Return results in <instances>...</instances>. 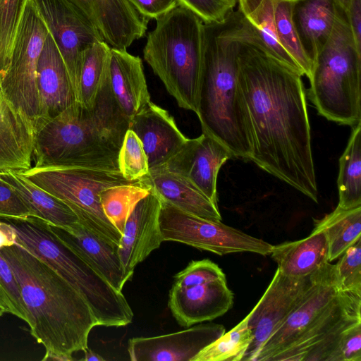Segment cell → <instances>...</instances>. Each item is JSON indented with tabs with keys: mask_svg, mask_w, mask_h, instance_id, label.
<instances>
[{
	"mask_svg": "<svg viewBox=\"0 0 361 361\" xmlns=\"http://www.w3.org/2000/svg\"><path fill=\"white\" fill-rule=\"evenodd\" d=\"M238 61L252 128L250 160L318 202L302 75L271 55L247 27Z\"/></svg>",
	"mask_w": 361,
	"mask_h": 361,
	"instance_id": "1",
	"label": "cell"
},
{
	"mask_svg": "<svg viewBox=\"0 0 361 361\" xmlns=\"http://www.w3.org/2000/svg\"><path fill=\"white\" fill-rule=\"evenodd\" d=\"M244 32L238 8L220 22L203 24L196 114L202 132L221 142L233 157L250 159L252 128L238 81V59Z\"/></svg>",
	"mask_w": 361,
	"mask_h": 361,
	"instance_id": "2",
	"label": "cell"
},
{
	"mask_svg": "<svg viewBox=\"0 0 361 361\" xmlns=\"http://www.w3.org/2000/svg\"><path fill=\"white\" fill-rule=\"evenodd\" d=\"M129 121L114 96L107 71L92 109L75 102L37 128L34 166L119 171L118 157Z\"/></svg>",
	"mask_w": 361,
	"mask_h": 361,
	"instance_id": "3",
	"label": "cell"
},
{
	"mask_svg": "<svg viewBox=\"0 0 361 361\" xmlns=\"http://www.w3.org/2000/svg\"><path fill=\"white\" fill-rule=\"evenodd\" d=\"M18 281L30 333L46 351L72 355L88 348L97 326L81 295L42 260L17 243L0 248Z\"/></svg>",
	"mask_w": 361,
	"mask_h": 361,
	"instance_id": "4",
	"label": "cell"
},
{
	"mask_svg": "<svg viewBox=\"0 0 361 361\" xmlns=\"http://www.w3.org/2000/svg\"><path fill=\"white\" fill-rule=\"evenodd\" d=\"M14 230L15 243L67 281L84 298L97 326H123L133 312L123 295L66 245L49 224L35 217H0Z\"/></svg>",
	"mask_w": 361,
	"mask_h": 361,
	"instance_id": "5",
	"label": "cell"
},
{
	"mask_svg": "<svg viewBox=\"0 0 361 361\" xmlns=\"http://www.w3.org/2000/svg\"><path fill=\"white\" fill-rule=\"evenodd\" d=\"M156 20L147 37L144 59L178 105L196 114L204 23L181 5Z\"/></svg>",
	"mask_w": 361,
	"mask_h": 361,
	"instance_id": "6",
	"label": "cell"
},
{
	"mask_svg": "<svg viewBox=\"0 0 361 361\" xmlns=\"http://www.w3.org/2000/svg\"><path fill=\"white\" fill-rule=\"evenodd\" d=\"M308 79V95L319 114L353 127L361 121V53L347 13L340 6L331 34L318 53Z\"/></svg>",
	"mask_w": 361,
	"mask_h": 361,
	"instance_id": "7",
	"label": "cell"
},
{
	"mask_svg": "<svg viewBox=\"0 0 361 361\" xmlns=\"http://www.w3.org/2000/svg\"><path fill=\"white\" fill-rule=\"evenodd\" d=\"M19 172L37 186L64 202L77 215L79 222L94 235L118 246L122 235L105 216L99 194L109 187L138 180H128L119 171L79 167L32 166Z\"/></svg>",
	"mask_w": 361,
	"mask_h": 361,
	"instance_id": "8",
	"label": "cell"
},
{
	"mask_svg": "<svg viewBox=\"0 0 361 361\" xmlns=\"http://www.w3.org/2000/svg\"><path fill=\"white\" fill-rule=\"evenodd\" d=\"M49 29L33 0H26L16 32L9 63L0 81L6 100L35 131L40 118L37 86L38 60Z\"/></svg>",
	"mask_w": 361,
	"mask_h": 361,
	"instance_id": "9",
	"label": "cell"
},
{
	"mask_svg": "<svg viewBox=\"0 0 361 361\" xmlns=\"http://www.w3.org/2000/svg\"><path fill=\"white\" fill-rule=\"evenodd\" d=\"M344 293L338 288L335 264L326 263L317 271L300 303L251 361H279L334 310Z\"/></svg>",
	"mask_w": 361,
	"mask_h": 361,
	"instance_id": "10",
	"label": "cell"
},
{
	"mask_svg": "<svg viewBox=\"0 0 361 361\" xmlns=\"http://www.w3.org/2000/svg\"><path fill=\"white\" fill-rule=\"evenodd\" d=\"M161 199L159 227L163 241L183 243L197 249L224 255L252 252L269 255L272 245L221 221L186 213Z\"/></svg>",
	"mask_w": 361,
	"mask_h": 361,
	"instance_id": "11",
	"label": "cell"
},
{
	"mask_svg": "<svg viewBox=\"0 0 361 361\" xmlns=\"http://www.w3.org/2000/svg\"><path fill=\"white\" fill-rule=\"evenodd\" d=\"M317 271L305 277L295 278L276 269L267 290L248 314L247 324L253 338L242 360L251 361L263 343L300 303Z\"/></svg>",
	"mask_w": 361,
	"mask_h": 361,
	"instance_id": "12",
	"label": "cell"
},
{
	"mask_svg": "<svg viewBox=\"0 0 361 361\" xmlns=\"http://www.w3.org/2000/svg\"><path fill=\"white\" fill-rule=\"evenodd\" d=\"M33 1L64 61L76 97L82 52L104 40L90 21L68 1Z\"/></svg>",
	"mask_w": 361,
	"mask_h": 361,
	"instance_id": "13",
	"label": "cell"
},
{
	"mask_svg": "<svg viewBox=\"0 0 361 361\" xmlns=\"http://www.w3.org/2000/svg\"><path fill=\"white\" fill-rule=\"evenodd\" d=\"M232 157L225 145L202 132L196 138H188L178 151L161 167L183 176L218 205V173L221 166Z\"/></svg>",
	"mask_w": 361,
	"mask_h": 361,
	"instance_id": "14",
	"label": "cell"
},
{
	"mask_svg": "<svg viewBox=\"0 0 361 361\" xmlns=\"http://www.w3.org/2000/svg\"><path fill=\"white\" fill-rule=\"evenodd\" d=\"M225 333L221 324H198L186 329L151 337L128 340L132 361H191L201 350Z\"/></svg>",
	"mask_w": 361,
	"mask_h": 361,
	"instance_id": "15",
	"label": "cell"
},
{
	"mask_svg": "<svg viewBox=\"0 0 361 361\" xmlns=\"http://www.w3.org/2000/svg\"><path fill=\"white\" fill-rule=\"evenodd\" d=\"M94 26L111 48L127 49L147 31L149 19L129 0H66Z\"/></svg>",
	"mask_w": 361,
	"mask_h": 361,
	"instance_id": "16",
	"label": "cell"
},
{
	"mask_svg": "<svg viewBox=\"0 0 361 361\" xmlns=\"http://www.w3.org/2000/svg\"><path fill=\"white\" fill-rule=\"evenodd\" d=\"M161 199L152 189L135 205L128 218L118 252L126 271L134 273L143 262L164 242L159 227Z\"/></svg>",
	"mask_w": 361,
	"mask_h": 361,
	"instance_id": "17",
	"label": "cell"
},
{
	"mask_svg": "<svg viewBox=\"0 0 361 361\" xmlns=\"http://www.w3.org/2000/svg\"><path fill=\"white\" fill-rule=\"evenodd\" d=\"M233 304L226 276L190 287L172 286L168 300L171 314L184 327L221 317Z\"/></svg>",
	"mask_w": 361,
	"mask_h": 361,
	"instance_id": "18",
	"label": "cell"
},
{
	"mask_svg": "<svg viewBox=\"0 0 361 361\" xmlns=\"http://www.w3.org/2000/svg\"><path fill=\"white\" fill-rule=\"evenodd\" d=\"M140 139L149 171L166 163L188 140L169 111L151 101L129 121V128Z\"/></svg>",
	"mask_w": 361,
	"mask_h": 361,
	"instance_id": "19",
	"label": "cell"
},
{
	"mask_svg": "<svg viewBox=\"0 0 361 361\" xmlns=\"http://www.w3.org/2000/svg\"><path fill=\"white\" fill-rule=\"evenodd\" d=\"M37 86L40 112L37 128L77 102L67 68L49 32L38 60Z\"/></svg>",
	"mask_w": 361,
	"mask_h": 361,
	"instance_id": "20",
	"label": "cell"
},
{
	"mask_svg": "<svg viewBox=\"0 0 361 361\" xmlns=\"http://www.w3.org/2000/svg\"><path fill=\"white\" fill-rule=\"evenodd\" d=\"M53 232L87 262L112 287L122 292L133 276L126 271L118 247L92 233L80 222L65 228L49 225Z\"/></svg>",
	"mask_w": 361,
	"mask_h": 361,
	"instance_id": "21",
	"label": "cell"
},
{
	"mask_svg": "<svg viewBox=\"0 0 361 361\" xmlns=\"http://www.w3.org/2000/svg\"><path fill=\"white\" fill-rule=\"evenodd\" d=\"M108 75L114 96L129 120L151 101L139 56L111 47Z\"/></svg>",
	"mask_w": 361,
	"mask_h": 361,
	"instance_id": "22",
	"label": "cell"
},
{
	"mask_svg": "<svg viewBox=\"0 0 361 361\" xmlns=\"http://www.w3.org/2000/svg\"><path fill=\"white\" fill-rule=\"evenodd\" d=\"M141 180L160 198L179 209L203 219L221 221L218 205L183 176L159 167L149 171Z\"/></svg>",
	"mask_w": 361,
	"mask_h": 361,
	"instance_id": "23",
	"label": "cell"
},
{
	"mask_svg": "<svg viewBox=\"0 0 361 361\" xmlns=\"http://www.w3.org/2000/svg\"><path fill=\"white\" fill-rule=\"evenodd\" d=\"M338 6L335 0H293L292 20L312 66L331 34Z\"/></svg>",
	"mask_w": 361,
	"mask_h": 361,
	"instance_id": "24",
	"label": "cell"
},
{
	"mask_svg": "<svg viewBox=\"0 0 361 361\" xmlns=\"http://www.w3.org/2000/svg\"><path fill=\"white\" fill-rule=\"evenodd\" d=\"M34 130L0 91V171L32 167Z\"/></svg>",
	"mask_w": 361,
	"mask_h": 361,
	"instance_id": "25",
	"label": "cell"
},
{
	"mask_svg": "<svg viewBox=\"0 0 361 361\" xmlns=\"http://www.w3.org/2000/svg\"><path fill=\"white\" fill-rule=\"evenodd\" d=\"M269 255L281 273L302 278L329 262V241L324 230L314 227L312 233L303 239L273 245Z\"/></svg>",
	"mask_w": 361,
	"mask_h": 361,
	"instance_id": "26",
	"label": "cell"
},
{
	"mask_svg": "<svg viewBox=\"0 0 361 361\" xmlns=\"http://www.w3.org/2000/svg\"><path fill=\"white\" fill-rule=\"evenodd\" d=\"M0 178L11 185L32 216L49 225L69 228L79 222L74 212L62 200L35 185L17 170L0 171Z\"/></svg>",
	"mask_w": 361,
	"mask_h": 361,
	"instance_id": "27",
	"label": "cell"
},
{
	"mask_svg": "<svg viewBox=\"0 0 361 361\" xmlns=\"http://www.w3.org/2000/svg\"><path fill=\"white\" fill-rule=\"evenodd\" d=\"M274 1L275 0H238V8L252 33L265 49L281 63L302 75L297 63L279 41L274 21Z\"/></svg>",
	"mask_w": 361,
	"mask_h": 361,
	"instance_id": "28",
	"label": "cell"
},
{
	"mask_svg": "<svg viewBox=\"0 0 361 361\" xmlns=\"http://www.w3.org/2000/svg\"><path fill=\"white\" fill-rule=\"evenodd\" d=\"M337 187V206L343 209L361 206V121L353 126L339 159Z\"/></svg>",
	"mask_w": 361,
	"mask_h": 361,
	"instance_id": "29",
	"label": "cell"
},
{
	"mask_svg": "<svg viewBox=\"0 0 361 361\" xmlns=\"http://www.w3.org/2000/svg\"><path fill=\"white\" fill-rule=\"evenodd\" d=\"M314 227L324 230L329 241V261L340 257L361 238V206L343 209L337 206L321 219L314 221Z\"/></svg>",
	"mask_w": 361,
	"mask_h": 361,
	"instance_id": "30",
	"label": "cell"
},
{
	"mask_svg": "<svg viewBox=\"0 0 361 361\" xmlns=\"http://www.w3.org/2000/svg\"><path fill=\"white\" fill-rule=\"evenodd\" d=\"M110 49L104 41H97L82 52L76 99L87 109L93 107L107 73Z\"/></svg>",
	"mask_w": 361,
	"mask_h": 361,
	"instance_id": "31",
	"label": "cell"
},
{
	"mask_svg": "<svg viewBox=\"0 0 361 361\" xmlns=\"http://www.w3.org/2000/svg\"><path fill=\"white\" fill-rule=\"evenodd\" d=\"M151 191V187L140 180L103 190L99 194L103 212L111 224L121 233L137 203Z\"/></svg>",
	"mask_w": 361,
	"mask_h": 361,
	"instance_id": "32",
	"label": "cell"
},
{
	"mask_svg": "<svg viewBox=\"0 0 361 361\" xmlns=\"http://www.w3.org/2000/svg\"><path fill=\"white\" fill-rule=\"evenodd\" d=\"M247 314L231 330L201 350L191 361H241L252 341Z\"/></svg>",
	"mask_w": 361,
	"mask_h": 361,
	"instance_id": "33",
	"label": "cell"
},
{
	"mask_svg": "<svg viewBox=\"0 0 361 361\" xmlns=\"http://www.w3.org/2000/svg\"><path fill=\"white\" fill-rule=\"evenodd\" d=\"M293 0H275L274 21L279 41L284 50L295 61L302 75L310 78L312 63L305 54L296 30L291 13Z\"/></svg>",
	"mask_w": 361,
	"mask_h": 361,
	"instance_id": "34",
	"label": "cell"
},
{
	"mask_svg": "<svg viewBox=\"0 0 361 361\" xmlns=\"http://www.w3.org/2000/svg\"><path fill=\"white\" fill-rule=\"evenodd\" d=\"M26 0H0V81L5 74Z\"/></svg>",
	"mask_w": 361,
	"mask_h": 361,
	"instance_id": "35",
	"label": "cell"
},
{
	"mask_svg": "<svg viewBox=\"0 0 361 361\" xmlns=\"http://www.w3.org/2000/svg\"><path fill=\"white\" fill-rule=\"evenodd\" d=\"M119 172L127 180H139L149 173L147 156L138 137L128 129L118 157Z\"/></svg>",
	"mask_w": 361,
	"mask_h": 361,
	"instance_id": "36",
	"label": "cell"
},
{
	"mask_svg": "<svg viewBox=\"0 0 361 361\" xmlns=\"http://www.w3.org/2000/svg\"><path fill=\"white\" fill-rule=\"evenodd\" d=\"M335 265L339 290L361 294V238L343 252Z\"/></svg>",
	"mask_w": 361,
	"mask_h": 361,
	"instance_id": "37",
	"label": "cell"
},
{
	"mask_svg": "<svg viewBox=\"0 0 361 361\" xmlns=\"http://www.w3.org/2000/svg\"><path fill=\"white\" fill-rule=\"evenodd\" d=\"M0 297L6 303L8 312L28 321V314L21 296L20 288L10 265L0 252Z\"/></svg>",
	"mask_w": 361,
	"mask_h": 361,
	"instance_id": "38",
	"label": "cell"
},
{
	"mask_svg": "<svg viewBox=\"0 0 361 361\" xmlns=\"http://www.w3.org/2000/svg\"><path fill=\"white\" fill-rule=\"evenodd\" d=\"M224 276L222 269L212 261L208 259L192 260L174 276L173 286L190 287Z\"/></svg>",
	"mask_w": 361,
	"mask_h": 361,
	"instance_id": "39",
	"label": "cell"
},
{
	"mask_svg": "<svg viewBox=\"0 0 361 361\" xmlns=\"http://www.w3.org/2000/svg\"><path fill=\"white\" fill-rule=\"evenodd\" d=\"M194 12L204 23L220 22L234 10L238 0H178Z\"/></svg>",
	"mask_w": 361,
	"mask_h": 361,
	"instance_id": "40",
	"label": "cell"
},
{
	"mask_svg": "<svg viewBox=\"0 0 361 361\" xmlns=\"http://www.w3.org/2000/svg\"><path fill=\"white\" fill-rule=\"evenodd\" d=\"M31 212L16 191L0 178V217L25 218Z\"/></svg>",
	"mask_w": 361,
	"mask_h": 361,
	"instance_id": "41",
	"label": "cell"
},
{
	"mask_svg": "<svg viewBox=\"0 0 361 361\" xmlns=\"http://www.w3.org/2000/svg\"><path fill=\"white\" fill-rule=\"evenodd\" d=\"M334 361H361V322L343 333Z\"/></svg>",
	"mask_w": 361,
	"mask_h": 361,
	"instance_id": "42",
	"label": "cell"
},
{
	"mask_svg": "<svg viewBox=\"0 0 361 361\" xmlns=\"http://www.w3.org/2000/svg\"><path fill=\"white\" fill-rule=\"evenodd\" d=\"M145 18L157 20L179 4L178 0H129Z\"/></svg>",
	"mask_w": 361,
	"mask_h": 361,
	"instance_id": "43",
	"label": "cell"
},
{
	"mask_svg": "<svg viewBox=\"0 0 361 361\" xmlns=\"http://www.w3.org/2000/svg\"><path fill=\"white\" fill-rule=\"evenodd\" d=\"M346 13L356 48L361 53V0H349Z\"/></svg>",
	"mask_w": 361,
	"mask_h": 361,
	"instance_id": "44",
	"label": "cell"
},
{
	"mask_svg": "<svg viewBox=\"0 0 361 361\" xmlns=\"http://www.w3.org/2000/svg\"><path fill=\"white\" fill-rule=\"evenodd\" d=\"M15 243L13 228L0 218V248Z\"/></svg>",
	"mask_w": 361,
	"mask_h": 361,
	"instance_id": "45",
	"label": "cell"
},
{
	"mask_svg": "<svg viewBox=\"0 0 361 361\" xmlns=\"http://www.w3.org/2000/svg\"><path fill=\"white\" fill-rule=\"evenodd\" d=\"M42 360L44 361H72L73 358L72 355L46 351Z\"/></svg>",
	"mask_w": 361,
	"mask_h": 361,
	"instance_id": "46",
	"label": "cell"
},
{
	"mask_svg": "<svg viewBox=\"0 0 361 361\" xmlns=\"http://www.w3.org/2000/svg\"><path fill=\"white\" fill-rule=\"evenodd\" d=\"M84 357L81 359L84 361H104L105 359L100 355L96 353L89 348H87L84 351Z\"/></svg>",
	"mask_w": 361,
	"mask_h": 361,
	"instance_id": "47",
	"label": "cell"
},
{
	"mask_svg": "<svg viewBox=\"0 0 361 361\" xmlns=\"http://www.w3.org/2000/svg\"><path fill=\"white\" fill-rule=\"evenodd\" d=\"M5 312H8V307L3 299L0 297V317Z\"/></svg>",
	"mask_w": 361,
	"mask_h": 361,
	"instance_id": "48",
	"label": "cell"
},
{
	"mask_svg": "<svg viewBox=\"0 0 361 361\" xmlns=\"http://www.w3.org/2000/svg\"><path fill=\"white\" fill-rule=\"evenodd\" d=\"M336 3L347 12L348 8L349 0H335Z\"/></svg>",
	"mask_w": 361,
	"mask_h": 361,
	"instance_id": "49",
	"label": "cell"
}]
</instances>
